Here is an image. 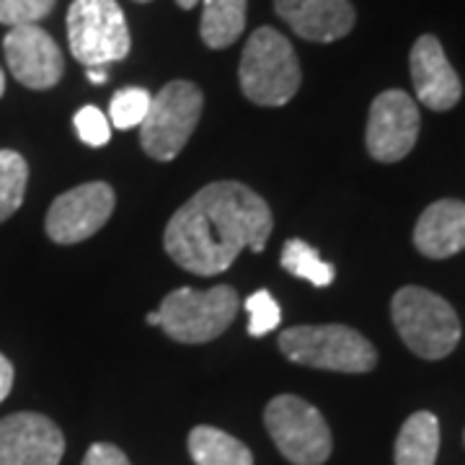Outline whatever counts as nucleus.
<instances>
[{"label": "nucleus", "instance_id": "f257e3e1", "mask_svg": "<svg viewBox=\"0 0 465 465\" xmlns=\"http://www.w3.org/2000/svg\"><path fill=\"white\" fill-rule=\"evenodd\" d=\"M272 225V210L253 189L238 182H215L168 220L163 246L182 269L213 277L232 266L243 249L262 253Z\"/></svg>", "mask_w": 465, "mask_h": 465}, {"label": "nucleus", "instance_id": "f03ea898", "mask_svg": "<svg viewBox=\"0 0 465 465\" xmlns=\"http://www.w3.org/2000/svg\"><path fill=\"white\" fill-rule=\"evenodd\" d=\"M391 316L403 344L424 360H442L460 341V318L455 308L424 287H401L391 302Z\"/></svg>", "mask_w": 465, "mask_h": 465}, {"label": "nucleus", "instance_id": "7ed1b4c3", "mask_svg": "<svg viewBox=\"0 0 465 465\" xmlns=\"http://www.w3.org/2000/svg\"><path fill=\"white\" fill-rule=\"evenodd\" d=\"M238 75L243 96L259 106H284L298 94L302 78L292 45L269 26L251 34L241 54Z\"/></svg>", "mask_w": 465, "mask_h": 465}, {"label": "nucleus", "instance_id": "20e7f679", "mask_svg": "<svg viewBox=\"0 0 465 465\" xmlns=\"http://www.w3.org/2000/svg\"><path fill=\"white\" fill-rule=\"evenodd\" d=\"M280 349L290 362L333 372L362 375L378 365V351L365 336L341 323L292 326L280 333Z\"/></svg>", "mask_w": 465, "mask_h": 465}, {"label": "nucleus", "instance_id": "39448f33", "mask_svg": "<svg viewBox=\"0 0 465 465\" xmlns=\"http://www.w3.org/2000/svg\"><path fill=\"white\" fill-rule=\"evenodd\" d=\"M67 42L85 67H106L130 54L133 39L116 0H73L67 11Z\"/></svg>", "mask_w": 465, "mask_h": 465}, {"label": "nucleus", "instance_id": "423d86ee", "mask_svg": "<svg viewBox=\"0 0 465 465\" xmlns=\"http://www.w3.org/2000/svg\"><path fill=\"white\" fill-rule=\"evenodd\" d=\"M161 329L183 344H204L225 331L238 313V295L231 284H217L213 290L179 287L163 298Z\"/></svg>", "mask_w": 465, "mask_h": 465}, {"label": "nucleus", "instance_id": "0eeeda50", "mask_svg": "<svg viewBox=\"0 0 465 465\" xmlns=\"http://www.w3.org/2000/svg\"><path fill=\"white\" fill-rule=\"evenodd\" d=\"M202 114V91L189 81H171L150 101L148 116L140 124L143 150L155 161H173Z\"/></svg>", "mask_w": 465, "mask_h": 465}, {"label": "nucleus", "instance_id": "6e6552de", "mask_svg": "<svg viewBox=\"0 0 465 465\" xmlns=\"http://www.w3.org/2000/svg\"><path fill=\"white\" fill-rule=\"evenodd\" d=\"M266 432L295 465H323L333 448L331 430L316 406L300 396H277L266 403Z\"/></svg>", "mask_w": 465, "mask_h": 465}, {"label": "nucleus", "instance_id": "1a4fd4ad", "mask_svg": "<svg viewBox=\"0 0 465 465\" xmlns=\"http://www.w3.org/2000/svg\"><path fill=\"white\" fill-rule=\"evenodd\" d=\"M421 116L416 101L403 91H382L367 116V153L381 163H399L416 145Z\"/></svg>", "mask_w": 465, "mask_h": 465}, {"label": "nucleus", "instance_id": "9d476101", "mask_svg": "<svg viewBox=\"0 0 465 465\" xmlns=\"http://www.w3.org/2000/svg\"><path fill=\"white\" fill-rule=\"evenodd\" d=\"M112 213H114V192L109 183H81L52 202L45 228L54 243L73 246L99 232Z\"/></svg>", "mask_w": 465, "mask_h": 465}, {"label": "nucleus", "instance_id": "9b49d317", "mask_svg": "<svg viewBox=\"0 0 465 465\" xmlns=\"http://www.w3.org/2000/svg\"><path fill=\"white\" fill-rule=\"evenodd\" d=\"M5 63L11 67L18 84L34 88V91H47L52 85L60 84L65 73V60L57 42L42 26H14L3 39Z\"/></svg>", "mask_w": 465, "mask_h": 465}, {"label": "nucleus", "instance_id": "f8f14e48", "mask_svg": "<svg viewBox=\"0 0 465 465\" xmlns=\"http://www.w3.org/2000/svg\"><path fill=\"white\" fill-rule=\"evenodd\" d=\"M65 437L42 414L21 411L0 419V465H60Z\"/></svg>", "mask_w": 465, "mask_h": 465}, {"label": "nucleus", "instance_id": "ddd939ff", "mask_svg": "<svg viewBox=\"0 0 465 465\" xmlns=\"http://www.w3.org/2000/svg\"><path fill=\"white\" fill-rule=\"evenodd\" d=\"M411 81H414L416 99L432 112H448L463 96V84L450 65L448 54L442 50L440 39L424 34L411 47Z\"/></svg>", "mask_w": 465, "mask_h": 465}, {"label": "nucleus", "instance_id": "4468645a", "mask_svg": "<svg viewBox=\"0 0 465 465\" xmlns=\"http://www.w3.org/2000/svg\"><path fill=\"white\" fill-rule=\"evenodd\" d=\"M274 8L292 32L308 42H336L354 26L349 0H274Z\"/></svg>", "mask_w": 465, "mask_h": 465}, {"label": "nucleus", "instance_id": "2eb2a0df", "mask_svg": "<svg viewBox=\"0 0 465 465\" xmlns=\"http://www.w3.org/2000/svg\"><path fill=\"white\" fill-rule=\"evenodd\" d=\"M414 246L427 259H450L465 249V202H432L416 220Z\"/></svg>", "mask_w": 465, "mask_h": 465}, {"label": "nucleus", "instance_id": "dca6fc26", "mask_svg": "<svg viewBox=\"0 0 465 465\" xmlns=\"http://www.w3.org/2000/svg\"><path fill=\"white\" fill-rule=\"evenodd\" d=\"M440 452V421L432 411H416L401 427L396 465H434Z\"/></svg>", "mask_w": 465, "mask_h": 465}, {"label": "nucleus", "instance_id": "f3484780", "mask_svg": "<svg viewBox=\"0 0 465 465\" xmlns=\"http://www.w3.org/2000/svg\"><path fill=\"white\" fill-rule=\"evenodd\" d=\"M189 452L197 465H253V455L241 440L204 424L189 432Z\"/></svg>", "mask_w": 465, "mask_h": 465}, {"label": "nucleus", "instance_id": "a211bd4d", "mask_svg": "<svg viewBox=\"0 0 465 465\" xmlns=\"http://www.w3.org/2000/svg\"><path fill=\"white\" fill-rule=\"evenodd\" d=\"M246 29V0H204L200 32L207 47L225 50Z\"/></svg>", "mask_w": 465, "mask_h": 465}, {"label": "nucleus", "instance_id": "6ab92c4d", "mask_svg": "<svg viewBox=\"0 0 465 465\" xmlns=\"http://www.w3.org/2000/svg\"><path fill=\"white\" fill-rule=\"evenodd\" d=\"M280 262H282L284 272H290L298 280L311 282L313 287H329L333 282V277H336L333 266L329 262H323L318 256V251L313 246H308L305 241H300V238H290L284 243Z\"/></svg>", "mask_w": 465, "mask_h": 465}, {"label": "nucleus", "instance_id": "aec40b11", "mask_svg": "<svg viewBox=\"0 0 465 465\" xmlns=\"http://www.w3.org/2000/svg\"><path fill=\"white\" fill-rule=\"evenodd\" d=\"M29 166L16 150H0V223L24 204Z\"/></svg>", "mask_w": 465, "mask_h": 465}, {"label": "nucleus", "instance_id": "412c9836", "mask_svg": "<svg viewBox=\"0 0 465 465\" xmlns=\"http://www.w3.org/2000/svg\"><path fill=\"white\" fill-rule=\"evenodd\" d=\"M150 96L145 88H122L116 91L114 99H112V106H109V116H112V124L116 130H133V127H140L143 119L148 116L150 109Z\"/></svg>", "mask_w": 465, "mask_h": 465}, {"label": "nucleus", "instance_id": "4be33fe9", "mask_svg": "<svg viewBox=\"0 0 465 465\" xmlns=\"http://www.w3.org/2000/svg\"><path fill=\"white\" fill-rule=\"evenodd\" d=\"M246 313H249L251 336H266L269 331H274L282 321V311H280L277 300L272 298L266 290H259L246 300Z\"/></svg>", "mask_w": 465, "mask_h": 465}, {"label": "nucleus", "instance_id": "5701e85b", "mask_svg": "<svg viewBox=\"0 0 465 465\" xmlns=\"http://www.w3.org/2000/svg\"><path fill=\"white\" fill-rule=\"evenodd\" d=\"M54 0H0V24L5 26H29L50 16Z\"/></svg>", "mask_w": 465, "mask_h": 465}, {"label": "nucleus", "instance_id": "b1692460", "mask_svg": "<svg viewBox=\"0 0 465 465\" xmlns=\"http://www.w3.org/2000/svg\"><path fill=\"white\" fill-rule=\"evenodd\" d=\"M75 133L84 140L85 145L91 148H101L112 140V127H109V119L106 114L96 109V106H84L78 114H75Z\"/></svg>", "mask_w": 465, "mask_h": 465}, {"label": "nucleus", "instance_id": "393cba45", "mask_svg": "<svg viewBox=\"0 0 465 465\" xmlns=\"http://www.w3.org/2000/svg\"><path fill=\"white\" fill-rule=\"evenodd\" d=\"M81 465H130L127 455L116 445H109V442H96L91 445L88 452H85L84 463Z\"/></svg>", "mask_w": 465, "mask_h": 465}, {"label": "nucleus", "instance_id": "a878e982", "mask_svg": "<svg viewBox=\"0 0 465 465\" xmlns=\"http://www.w3.org/2000/svg\"><path fill=\"white\" fill-rule=\"evenodd\" d=\"M11 388H14V365L8 362V357L0 354V403L8 399Z\"/></svg>", "mask_w": 465, "mask_h": 465}, {"label": "nucleus", "instance_id": "bb28decb", "mask_svg": "<svg viewBox=\"0 0 465 465\" xmlns=\"http://www.w3.org/2000/svg\"><path fill=\"white\" fill-rule=\"evenodd\" d=\"M85 75H88L91 84L96 85L106 84V78H109V75H106V67H85Z\"/></svg>", "mask_w": 465, "mask_h": 465}, {"label": "nucleus", "instance_id": "cd10ccee", "mask_svg": "<svg viewBox=\"0 0 465 465\" xmlns=\"http://www.w3.org/2000/svg\"><path fill=\"white\" fill-rule=\"evenodd\" d=\"M145 321H148L150 326H161V313H158V311H155V313H148Z\"/></svg>", "mask_w": 465, "mask_h": 465}, {"label": "nucleus", "instance_id": "c85d7f7f", "mask_svg": "<svg viewBox=\"0 0 465 465\" xmlns=\"http://www.w3.org/2000/svg\"><path fill=\"white\" fill-rule=\"evenodd\" d=\"M176 3H179L182 8H194V5H197L200 0H176Z\"/></svg>", "mask_w": 465, "mask_h": 465}, {"label": "nucleus", "instance_id": "c756f323", "mask_svg": "<svg viewBox=\"0 0 465 465\" xmlns=\"http://www.w3.org/2000/svg\"><path fill=\"white\" fill-rule=\"evenodd\" d=\"M5 94V75H3V70H0V96Z\"/></svg>", "mask_w": 465, "mask_h": 465}, {"label": "nucleus", "instance_id": "7c9ffc66", "mask_svg": "<svg viewBox=\"0 0 465 465\" xmlns=\"http://www.w3.org/2000/svg\"><path fill=\"white\" fill-rule=\"evenodd\" d=\"M137 3H148V0H137Z\"/></svg>", "mask_w": 465, "mask_h": 465}]
</instances>
